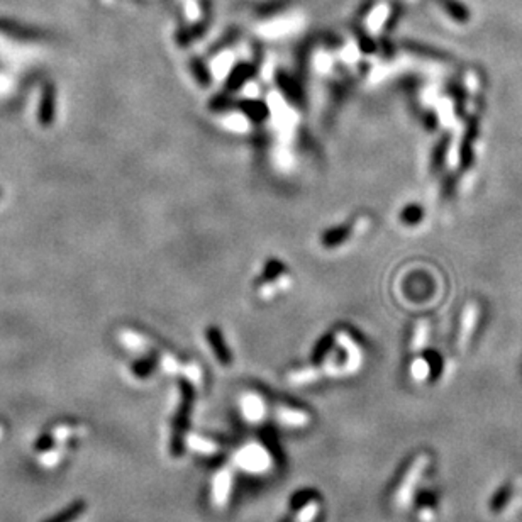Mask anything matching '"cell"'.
I'll return each mask as SVG.
<instances>
[{"label": "cell", "instance_id": "1", "mask_svg": "<svg viewBox=\"0 0 522 522\" xmlns=\"http://www.w3.org/2000/svg\"><path fill=\"white\" fill-rule=\"evenodd\" d=\"M55 119V87L46 83L43 88L41 104H39V122L41 126H51Z\"/></svg>", "mask_w": 522, "mask_h": 522}, {"label": "cell", "instance_id": "2", "mask_svg": "<svg viewBox=\"0 0 522 522\" xmlns=\"http://www.w3.org/2000/svg\"><path fill=\"white\" fill-rule=\"evenodd\" d=\"M85 509H87V505L83 504V502H75V504L68 505L65 511L56 514L55 517H51V519L46 522H73L80 514L85 511Z\"/></svg>", "mask_w": 522, "mask_h": 522}, {"label": "cell", "instance_id": "3", "mask_svg": "<svg viewBox=\"0 0 522 522\" xmlns=\"http://www.w3.org/2000/svg\"><path fill=\"white\" fill-rule=\"evenodd\" d=\"M50 446H51V437L48 436V435L43 436L41 439H39L38 443H36V448H38L39 451H43V449H46V448H50Z\"/></svg>", "mask_w": 522, "mask_h": 522}]
</instances>
